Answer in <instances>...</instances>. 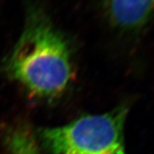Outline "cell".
<instances>
[{
	"mask_svg": "<svg viewBox=\"0 0 154 154\" xmlns=\"http://www.w3.org/2000/svg\"><path fill=\"white\" fill-rule=\"evenodd\" d=\"M8 69L34 96L55 98L66 89L72 76L66 40L46 17L33 13L11 53Z\"/></svg>",
	"mask_w": 154,
	"mask_h": 154,
	"instance_id": "cell-1",
	"label": "cell"
},
{
	"mask_svg": "<svg viewBox=\"0 0 154 154\" xmlns=\"http://www.w3.org/2000/svg\"><path fill=\"white\" fill-rule=\"evenodd\" d=\"M128 110L123 104L104 114L44 128L39 137L51 154H126L124 126Z\"/></svg>",
	"mask_w": 154,
	"mask_h": 154,
	"instance_id": "cell-2",
	"label": "cell"
},
{
	"mask_svg": "<svg viewBox=\"0 0 154 154\" xmlns=\"http://www.w3.org/2000/svg\"><path fill=\"white\" fill-rule=\"evenodd\" d=\"M111 23L124 31L144 28L154 16V0H104Z\"/></svg>",
	"mask_w": 154,
	"mask_h": 154,
	"instance_id": "cell-3",
	"label": "cell"
},
{
	"mask_svg": "<svg viewBox=\"0 0 154 154\" xmlns=\"http://www.w3.org/2000/svg\"><path fill=\"white\" fill-rule=\"evenodd\" d=\"M5 140L10 154H41L34 134L26 124L11 128Z\"/></svg>",
	"mask_w": 154,
	"mask_h": 154,
	"instance_id": "cell-4",
	"label": "cell"
}]
</instances>
